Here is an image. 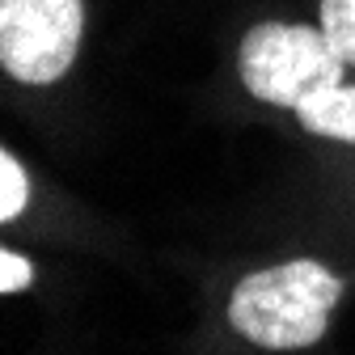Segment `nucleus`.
Masks as SVG:
<instances>
[{
  "label": "nucleus",
  "mask_w": 355,
  "mask_h": 355,
  "mask_svg": "<svg viewBox=\"0 0 355 355\" xmlns=\"http://www.w3.org/2000/svg\"><path fill=\"white\" fill-rule=\"evenodd\" d=\"M343 296V279L330 275L313 258H292L271 271H254L233 288L229 322L237 334L266 351H300L313 347L326 326L330 309Z\"/></svg>",
  "instance_id": "1"
},
{
  "label": "nucleus",
  "mask_w": 355,
  "mask_h": 355,
  "mask_svg": "<svg viewBox=\"0 0 355 355\" xmlns=\"http://www.w3.org/2000/svg\"><path fill=\"white\" fill-rule=\"evenodd\" d=\"M241 80L258 102L300 110L343 80V55L330 47L326 30L262 21L241 42Z\"/></svg>",
  "instance_id": "2"
},
{
  "label": "nucleus",
  "mask_w": 355,
  "mask_h": 355,
  "mask_svg": "<svg viewBox=\"0 0 355 355\" xmlns=\"http://www.w3.org/2000/svg\"><path fill=\"white\" fill-rule=\"evenodd\" d=\"M80 0H0V64L21 85L60 80L80 47Z\"/></svg>",
  "instance_id": "3"
},
{
  "label": "nucleus",
  "mask_w": 355,
  "mask_h": 355,
  "mask_svg": "<svg viewBox=\"0 0 355 355\" xmlns=\"http://www.w3.org/2000/svg\"><path fill=\"white\" fill-rule=\"evenodd\" d=\"M300 123L313 131V136H330V140H347L355 144V85H334L326 94H318L313 102H304Z\"/></svg>",
  "instance_id": "4"
},
{
  "label": "nucleus",
  "mask_w": 355,
  "mask_h": 355,
  "mask_svg": "<svg viewBox=\"0 0 355 355\" xmlns=\"http://www.w3.org/2000/svg\"><path fill=\"white\" fill-rule=\"evenodd\" d=\"M322 30L343 64H355V0H322Z\"/></svg>",
  "instance_id": "5"
},
{
  "label": "nucleus",
  "mask_w": 355,
  "mask_h": 355,
  "mask_svg": "<svg viewBox=\"0 0 355 355\" xmlns=\"http://www.w3.org/2000/svg\"><path fill=\"white\" fill-rule=\"evenodd\" d=\"M0 220H13L21 207H26V199H30V182H26V173H21V165H17V157H0Z\"/></svg>",
  "instance_id": "6"
},
{
  "label": "nucleus",
  "mask_w": 355,
  "mask_h": 355,
  "mask_svg": "<svg viewBox=\"0 0 355 355\" xmlns=\"http://www.w3.org/2000/svg\"><path fill=\"white\" fill-rule=\"evenodd\" d=\"M30 279H34V266L21 254H13V250L0 254V292H21V288H30Z\"/></svg>",
  "instance_id": "7"
}]
</instances>
